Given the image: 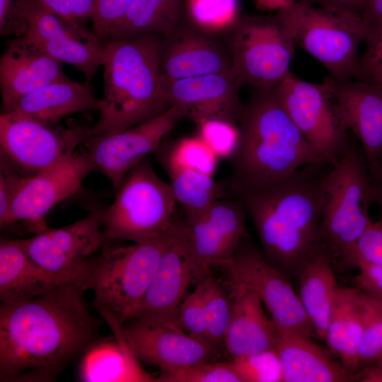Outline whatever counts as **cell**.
<instances>
[{
    "label": "cell",
    "instance_id": "1",
    "mask_svg": "<svg viewBox=\"0 0 382 382\" xmlns=\"http://www.w3.org/2000/svg\"><path fill=\"white\" fill-rule=\"evenodd\" d=\"M83 293L65 282L25 302H1V381H53L97 341Z\"/></svg>",
    "mask_w": 382,
    "mask_h": 382
},
{
    "label": "cell",
    "instance_id": "2",
    "mask_svg": "<svg viewBox=\"0 0 382 382\" xmlns=\"http://www.w3.org/2000/svg\"><path fill=\"white\" fill-rule=\"evenodd\" d=\"M330 165H306L278 180L231 194L250 218L265 259L285 274L299 271L321 246L323 185Z\"/></svg>",
    "mask_w": 382,
    "mask_h": 382
},
{
    "label": "cell",
    "instance_id": "3",
    "mask_svg": "<svg viewBox=\"0 0 382 382\" xmlns=\"http://www.w3.org/2000/svg\"><path fill=\"white\" fill-rule=\"evenodd\" d=\"M240 139L226 181L231 194L326 162L307 141L272 91L256 90L239 121Z\"/></svg>",
    "mask_w": 382,
    "mask_h": 382
},
{
    "label": "cell",
    "instance_id": "4",
    "mask_svg": "<svg viewBox=\"0 0 382 382\" xmlns=\"http://www.w3.org/2000/svg\"><path fill=\"white\" fill-rule=\"evenodd\" d=\"M163 35L103 39L104 87L99 117L88 136L120 131L155 118L171 106L163 88L159 49Z\"/></svg>",
    "mask_w": 382,
    "mask_h": 382
},
{
    "label": "cell",
    "instance_id": "5",
    "mask_svg": "<svg viewBox=\"0 0 382 382\" xmlns=\"http://www.w3.org/2000/svg\"><path fill=\"white\" fill-rule=\"evenodd\" d=\"M180 221L170 232L150 242L122 245L109 240L72 282L83 291L93 290L100 316L110 315L122 323L135 318Z\"/></svg>",
    "mask_w": 382,
    "mask_h": 382
},
{
    "label": "cell",
    "instance_id": "6",
    "mask_svg": "<svg viewBox=\"0 0 382 382\" xmlns=\"http://www.w3.org/2000/svg\"><path fill=\"white\" fill-rule=\"evenodd\" d=\"M374 181L361 146L349 139L323 185L320 245L334 263L354 266L357 242L372 223Z\"/></svg>",
    "mask_w": 382,
    "mask_h": 382
},
{
    "label": "cell",
    "instance_id": "7",
    "mask_svg": "<svg viewBox=\"0 0 382 382\" xmlns=\"http://www.w3.org/2000/svg\"><path fill=\"white\" fill-rule=\"evenodd\" d=\"M296 46L339 81L361 80L358 51L368 28L361 15L296 1L277 11Z\"/></svg>",
    "mask_w": 382,
    "mask_h": 382
},
{
    "label": "cell",
    "instance_id": "8",
    "mask_svg": "<svg viewBox=\"0 0 382 382\" xmlns=\"http://www.w3.org/2000/svg\"><path fill=\"white\" fill-rule=\"evenodd\" d=\"M176 199L170 183L162 180L148 158L125 178L115 197L105 209L103 226L108 240L147 243L176 226Z\"/></svg>",
    "mask_w": 382,
    "mask_h": 382
},
{
    "label": "cell",
    "instance_id": "9",
    "mask_svg": "<svg viewBox=\"0 0 382 382\" xmlns=\"http://www.w3.org/2000/svg\"><path fill=\"white\" fill-rule=\"evenodd\" d=\"M231 74L241 86L272 91L290 71L294 42L277 14L241 15L226 35Z\"/></svg>",
    "mask_w": 382,
    "mask_h": 382
},
{
    "label": "cell",
    "instance_id": "10",
    "mask_svg": "<svg viewBox=\"0 0 382 382\" xmlns=\"http://www.w3.org/2000/svg\"><path fill=\"white\" fill-rule=\"evenodd\" d=\"M272 91L321 157L329 163L337 158L349 135L329 77L321 83H312L290 71Z\"/></svg>",
    "mask_w": 382,
    "mask_h": 382
},
{
    "label": "cell",
    "instance_id": "11",
    "mask_svg": "<svg viewBox=\"0 0 382 382\" xmlns=\"http://www.w3.org/2000/svg\"><path fill=\"white\" fill-rule=\"evenodd\" d=\"M224 266L231 282L249 289L260 298L277 327L318 338L286 274L272 265L251 241L245 237Z\"/></svg>",
    "mask_w": 382,
    "mask_h": 382
},
{
    "label": "cell",
    "instance_id": "12",
    "mask_svg": "<svg viewBox=\"0 0 382 382\" xmlns=\"http://www.w3.org/2000/svg\"><path fill=\"white\" fill-rule=\"evenodd\" d=\"M89 128L47 125L12 112L0 115L1 156L23 176L40 173L71 156Z\"/></svg>",
    "mask_w": 382,
    "mask_h": 382
},
{
    "label": "cell",
    "instance_id": "13",
    "mask_svg": "<svg viewBox=\"0 0 382 382\" xmlns=\"http://www.w3.org/2000/svg\"><path fill=\"white\" fill-rule=\"evenodd\" d=\"M105 208H92L83 218L67 226L46 228L18 239L30 258L60 282H71L85 262L109 241L103 226Z\"/></svg>",
    "mask_w": 382,
    "mask_h": 382
},
{
    "label": "cell",
    "instance_id": "14",
    "mask_svg": "<svg viewBox=\"0 0 382 382\" xmlns=\"http://www.w3.org/2000/svg\"><path fill=\"white\" fill-rule=\"evenodd\" d=\"M183 117L171 106L161 115L117 131L88 136L83 144L96 168L105 174L116 192L129 172L155 151L166 135Z\"/></svg>",
    "mask_w": 382,
    "mask_h": 382
},
{
    "label": "cell",
    "instance_id": "15",
    "mask_svg": "<svg viewBox=\"0 0 382 382\" xmlns=\"http://www.w3.org/2000/svg\"><path fill=\"white\" fill-rule=\"evenodd\" d=\"M246 213L235 198L214 202L194 220L185 222V239L192 282L212 275L213 265H226L245 237Z\"/></svg>",
    "mask_w": 382,
    "mask_h": 382
},
{
    "label": "cell",
    "instance_id": "16",
    "mask_svg": "<svg viewBox=\"0 0 382 382\" xmlns=\"http://www.w3.org/2000/svg\"><path fill=\"white\" fill-rule=\"evenodd\" d=\"M95 168L87 153L75 151L40 173L23 176L13 201L9 226L21 221L35 234L45 230L48 212L75 194Z\"/></svg>",
    "mask_w": 382,
    "mask_h": 382
},
{
    "label": "cell",
    "instance_id": "17",
    "mask_svg": "<svg viewBox=\"0 0 382 382\" xmlns=\"http://www.w3.org/2000/svg\"><path fill=\"white\" fill-rule=\"evenodd\" d=\"M28 29L25 35L57 60L82 72L87 82L103 65V40L85 25L47 10L30 0L25 7Z\"/></svg>",
    "mask_w": 382,
    "mask_h": 382
},
{
    "label": "cell",
    "instance_id": "18",
    "mask_svg": "<svg viewBox=\"0 0 382 382\" xmlns=\"http://www.w3.org/2000/svg\"><path fill=\"white\" fill-rule=\"evenodd\" d=\"M232 56L226 40L190 24L163 35L159 49L162 83L231 72Z\"/></svg>",
    "mask_w": 382,
    "mask_h": 382
},
{
    "label": "cell",
    "instance_id": "19",
    "mask_svg": "<svg viewBox=\"0 0 382 382\" xmlns=\"http://www.w3.org/2000/svg\"><path fill=\"white\" fill-rule=\"evenodd\" d=\"M170 106H175L197 126L209 120L238 125L244 108L241 87L231 72L218 73L163 82Z\"/></svg>",
    "mask_w": 382,
    "mask_h": 382
},
{
    "label": "cell",
    "instance_id": "20",
    "mask_svg": "<svg viewBox=\"0 0 382 382\" xmlns=\"http://www.w3.org/2000/svg\"><path fill=\"white\" fill-rule=\"evenodd\" d=\"M124 332L138 359L158 367L161 372L214 361L219 353L189 334L149 318L126 321Z\"/></svg>",
    "mask_w": 382,
    "mask_h": 382
},
{
    "label": "cell",
    "instance_id": "21",
    "mask_svg": "<svg viewBox=\"0 0 382 382\" xmlns=\"http://www.w3.org/2000/svg\"><path fill=\"white\" fill-rule=\"evenodd\" d=\"M192 282V267L186 245L185 224L180 221L135 318L152 319L185 332L179 323L178 309Z\"/></svg>",
    "mask_w": 382,
    "mask_h": 382
},
{
    "label": "cell",
    "instance_id": "22",
    "mask_svg": "<svg viewBox=\"0 0 382 382\" xmlns=\"http://www.w3.org/2000/svg\"><path fill=\"white\" fill-rule=\"evenodd\" d=\"M62 64L25 35L8 40L0 59L3 109L42 86L69 79Z\"/></svg>",
    "mask_w": 382,
    "mask_h": 382
},
{
    "label": "cell",
    "instance_id": "23",
    "mask_svg": "<svg viewBox=\"0 0 382 382\" xmlns=\"http://www.w3.org/2000/svg\"><path fill=\"white\" fill-rule=\"evenodd\" d=\"M328 77L345 123L359 141L372 176L382 154V86Z\"/></svg>",
    "mask_w": 382,
    "mask_h": 382
},
{
    "label": "cell",
    "instance_id": "24",
    "mask_svg": "<svg viewBox=\"0 0 382 382\" xmlns=\"http://www.w3.org/2000/svg\"><path fill=\"white\" fill-rule=\"evenodd\" d=\"M231 316L225 348L233 357L275 348L277 327L266 315L260 298L249 289L229 282Z\"/></svg>",
    "mask_w": 382,
    "mask_h": 382
},
{
    "label": "cell",
    "instance_id": "25",
    "mask_svg": "<svg viewBox=\"0 0 382 382\" xmlns=\"http://www.w3.org/2000/svg\"><path fill=\"white\" fill-rule=\"evenodd\" d=\"M313 338L277 327L275 349L283 382H348L358 377L347 371L316 345Z\"/></svg>",
    "mask_w": 382,
    "mask_h": 382
},
{
    "label": "cell",
    "instance_id": "26",
    "mask_svg": "<svg viewBox=\"0 0 382 382\" xmlns=\"http://www.w3.org/2000/svg\"><path fill=\"white\" fill-rule=\"evenodd\" d=\"M100 99L93 93L88 82L69 79L58 81L30 93L2 112L16 113L41 123L56 125L64 117L84 111L98 110Z\"/></svg>",
    "mask_w": 382,
    "mask_h": 382
},
{
    "label": "cell",
    "instance_id": "27",
    "mask_svg": "<svg viewBox=\"0 0 382 382\" xmlns=\"http://www.w3.org/2000/svg\"><path fill=\"white\" fill-rule=\"evenodd\" d=\"M62 283L38 266L18 239L0 241V300L6 303L30 301Z\"/></svg>",
    "mask_w": 382,
    "mask_h": 382
},
{
    "label": "cell",
    "instance_id": "28",
    "mask_svg": "<svg viewBox=\"0 0 382 382\" xmlns=\"http://www.w3.org/2000/svg\"><path fill=\"white\" fill-rule=\"evenodd\" d=\"M333 265L330 254L321 245L299 270V297L318 338L323 342L338 288Z\"/></svg>",
    "mask_w": 382,
    "mask_h": 382
},
{
    "label": "cell",
    "instance_id": "29",
    "mask_svg": "<svg viewBox=\"0 0 382 382\" xmlns=\"http://www.w3.org/2000/svg\"><path fill=\"white\" fill-rule=\"evenodd\" d=\"M96 341L81 355L79 379L86 382L156 381L145 371L128 342Z\"/></svg>",
    "mask_w": 382,
    "mask_h": 382
},
{
    "label": "cell",
    "instance_id": "30",
    "mask_svg": "<svg viewBox=\"0 0 382 382\" xmlns=\"http://www.w3.org/2000/svg\"><path fill=\"white\" fill-rule=\"evenodd\" d=\"M185 0H134L107 36L125 40L151 34L165 35L180 23Z\"/></svg>",
    "mask_w": 382,
    "mask_h": 382
},
{
    "label": "cell",
    "instance_id": "31",
    "mask_svg": "<svg viewBox=\"0 0 382 382\" xmlns=\"http://www.w3.org/2000/svg\"><path fill=\"white\" fill-rule=\"evenodd\" d=\"M177 202L185 212V222L202 214L214 202L231 195L226 183L215 180L212 175L189 168L166 170Z\"/></svg>",
    "mask_w": 382,
    "mask_h": 382
},
{
    "label": "cell",
    "instance_id": "32",
    "mask_svg": "<svg viewBox=\"0 0 382 382\" xmlns=\"http://www.w3.org/2000/svg\"><path fill=\"white\" fill-rule=\"evenodd\" d=\"M190 25L210 34L226 35L241 15L238 0H185Z\"/></svg>",
    "mask_w": 382,
    "mask_h": 382
},
{
    "label": "cell",
    "instance_id": "33",
    "mask_svg": "<svg viewBox=\"0 0 382 382\" xmlns=\"http://www.w3.org/2000/svg\"><path fill=\"white\" fill-rule=\"evenodd\" d=\"M166 170L189 168L212 175L217 163V156L199 137H185L173 144L162 145L155 151Z\"/></svg>",
    "mask_w": 382,
    "mask_h": 382
},
{
    "label": "cell",
    "instance_id": "34",
    "mask_svg": "<svg viewBox=\"0 0 382 382\" xmlns=\"http://www.w3.org/2000/svg\"><path fill=\"white\" fill-rule=\"evenodd\" d=\"M205 311L207 341L217 352L225 347L231 316L232 300L224 286L212 275L202 282Z\"/></svg>",
    "mask_w": 382,
    "mask_h": 382
},
{
    "label": "cell",
    "instance_id": "35",
    "mask_svg": "<svg viewBox=\"0 0 382 382\" xmlns=\"http://www.w3.org/2000/svg\"><path fill=\"white\" fill-rule=\"evenodd\" d=\"M359 290V305L363 322L359 352L361 369L382 356V304Z\"/></svg>",
    "mask_w": 382,
    "mask_h": 382
},
{
    "label": "cell",
    "instance_id": "36",
    "mask_svg": "<svg viewBox=\"0 0 382 382\" xmlns=\"http://www.w3.org/2000/svg\"><path fill=\"white\" fill-rule=\"evenodd\" d=\"M241 382H283V371L275 348L234 357L231 361Z\"/></svg>",
    "mask_w": 382,
    "mask_h": 382
},
{
    "label": "cell",
    "instance_id": "37",
    "mask_svg": "<svg viewBox=\"0 0 382 382\" xmlns=\"http://www.w3.org/2000/svg\"><path fill=\"white\" fill-rule=\"evenodd\" d=\"M160 382H241L232 362L206 361L185 368L161 372Z\"/></svg>",
    "mask_w": 382,
    "mask_h": 382
},
{
    "label": "cell",
    "instance_id": "38",
    "mask_svg": "<svg viewBox=\"0 0 382 382\" xmlns=\"http://www.w3.org/2000/svg\"><path fill=\"white\" fill-rule=\"evenodd\" d=\"M358 294V288L338 286L333 300L325 342L330 352L338 357L344 332Z\"/></svg>",
    "mask_w": 382,
    "mask_h": 382
},
{
    "label": "cell",
    "instance_id": "39",
    "mask_svg": "<svg viewBox=\"0 0 382 382\" xmlns=\"http://www.w3.org/2000/svg\"><path fill=\"white\" fill-rule=\"evenodd\" d=\"M198 127V137L218 158L232 157L239 143L238 125L223 120H209Z\"/></svg>",
    "mask_w": 382,
    "mask_h": 382
},
{
    "label": "cell",
    "instance_id": "40",
    "mask_svg": "<svg viewBox=\"0 0 382 382\" xmlns=\"http://www.w3.org/2000/svg\"><path fill=\"white\" fill-rule=\"evenodd\" d=\"M178 320L183 331L195 339L209 345L207 341L202 282L196 284L195 289L183 299L178 309Z\"/></svg>",
    "mask_w": 382,
    "mask_h": 382
},
{
    "label": "cell",
    "instance_id": "41",
    "mask_svg": "<svg viewBox=\"0 0 382 382\" xmlns=\"http://www.w3.org/2000/svg\"><path fill=\"white\" fill-rule=\"evenodd\" d=\"M359 294L344 332L342 349L339 356L342 366L350 374L357 377L360 370L359 352L363 334V322L359 305Z\"/></svg>",
    "mask_w": 382,
    "mask_h": 382
},
{
    "label": "cell",
    "instance_id": "42",
    "mask_svg": "<svg viewBox=\"0 0 382 382\" xmlns=\"http://www.w3.org/2000/svg\"><path fill=\"white\" fill-rule=\"evenodd\" d=\"M360 57L361 80L382 86V23L368 30Z\"/></svg>",
    "mask_w": 382,
    "mask_h": 382
},
{
    "label": "cell",
    "instance_id": "43",
    "mask_svg": "<svg viewBox=\"0 0 382 382\" xmlns=\"http://www.w3.org/2000/svg\"><path fill=\"white\" fill-rule=\"evenodd\" d=\"M133 1L95 0L93 30L101 40L107 37L121 21Z\"/></svg>",
    "mask_w": 382,
    "mask_h": 382
},
{
    "label": "cell",
    "instance_id": "44",
    "mask_svg": "<svg viewBox=\"0 0 382 382\" xmlns=\"http://www.w3.org/2000/svg\"><path fill=\"white\" fill-rule=\"evenodd\" d=\"M21 174L6 158H0V226L3 230L10 224L13 201L21 180Z\"/></svg>",
    "mask_w": 382,
    "mask_h": 382
},
{
    "label": "cell",
    "instance_id": "45",
    "mask_svg": "<svg viewBox=\"0 0 382 382\" xmlns=\"http://www.w3.org/2000/svg\"><path fill=\"white\" fill-rule=\"evenodd\" d=\"M28 0H0V35L15 37L25 35L28 29L25 7Z\"/></svg>",
    "mask_w": 382,
    "mask_h": 382
},
{
    "label": "cell",
    "instance_id": "46",
    "mask_svg": "<svg viewBox=\"0 0 382 382\" xmlns=\"http://www.w3.org/2000/svg\"><path fill=\"white\" fill-rule=\"evenodd\" d=\"M358 260L382 265V218L373 222L359 239L354 266Z\"/></svg>",
    "mask_w": 382,
    "mask_h": 382
},
{
    "label": "cell",
    "instance_id": "47",
    "mask_svg": "<svg viewBox=\"0 0 382 382\" xmlns=\"http://www.w3.org/2000/svg\"><path fill=\"white\" fill-rule=\"evenodd\" d=\"M38 6L62 16L76 20H92L95 0H30Z\"/></svg>",
    "mask_w": 382,
    "mask_h": 382
},
{
    "label": "cell",
    "instance_id": "48",
    "mask_svg": "<svg viewBox=\"0 0 382 382\" xmlns=\"http://www.w3.org/2000/svg\"><path fill=\"white\" fill-rule=\"evenodd\" d=\"M355 266L359 271L356 277L359 289L382 290V265L358 260Z\"/></svg>",
    "mask_w": 382,
    "mask_h": 382
},
{
    "label": "cell",
    "instance_id": "49",
    "mask_svg": "<svg viewBox=\"0 0 382 382\" xmlns=\"http://www.w3.org/2000/svg\"><path fill=\"white\" fill-rule=\"evenodd\" d=\"M308 3L320 7L347 11L359 14L362 13L366 0H306Z\"/></svg>",
    "mask_w": 382,
    "mask_h": 382
},
{
    "label": "cell",
    "instance_id": "50",
    "mask_svg": "<svg viewBox=\"0 0 382 382\" xmlns=\"http://www.w3.org/2000/svg\"><path fill=\"white\" fill-rule=\"evenodd\" d=\"M362 18L368 30L382 23V0H366Z\"/></svg>",
    "mask_w": 382,
    "mask_h": 382
},
{
    "label": "cell",
    "instance_id": "51",
    "mask_svg": "<svg viewBox=\"0 0 382 382\" xmlns=\"http://www.w3.org/2000/svg\"><path fill=\"white\" fill-rule=\"evenodd\" d=\"M257 9L264 11H272L284 8L296 0H255Z\"/></svg>",
    "mask_w": 382,
    "mask_h": 382
},
{
    "label": "cell",
    "instance_id": "52",
    "mask_svg": "<svg viewBox=\"0 0 382 382\" xmlns=\"http://www.w3.org/2000/svg\"><path fill=\"white\" fill-rule=\"evenodd\" d=\"M374 199L380 209L382 218V183L374 181Z\"/></svg>",
    "mask_w": 382,
    "mask_h": 382
},
{
    "label": "cell",
    "instance_id": "53",
    "mask_svg": "<svg viewBox=\"0 0 382 382\" xmlns=\"http://www.w3.org/2000/svg\"><path fill=\"white\" fill-rule=\"evenodd\" d=\"M371 177L374 182L382 183V154L378 162L376 170Z\"/></svg>",
    "mask_w": 382,
    "mask_h": 382
},
{
    "label": "cell",
    "instance_id": "54",
    "mask_svg": "<svg viewBox=\"0 0 382 382\" xmlns=\"http://www.w3.org/2000/svg\"><path fill=\"white\" fill-rule=\"evenodd\" d=\"M361 290V289H360ZM364 293L367 294L378 302L382 304V290L368 289L361 290Z\"/></svg>",
    "mask_w": 382,
    "mask_h": 382
},
{
    "label": "cell",
    "instance_id": "55",
    "mask_svg": "<svg viewBox=\"0 0 382 382\" xmlns=\"http://www.w3.org/2000/svg\"><path fill=\"white\" fill-rule=\"evenodd\" d=\"M375 362H378L380 365L382 366V356L378 359H377Z\"/></svg>",
    "mask_w": 382,
    "mask_h": 382
}]
</instances>
